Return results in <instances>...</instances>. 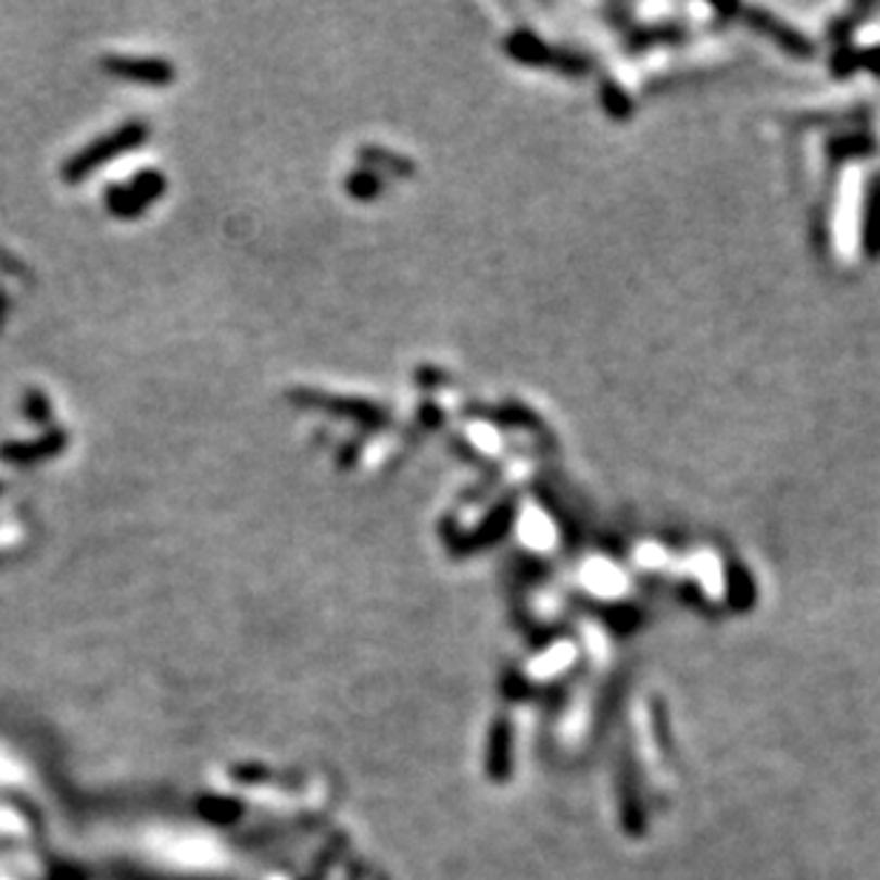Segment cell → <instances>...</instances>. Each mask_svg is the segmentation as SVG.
I'll use <instances>...</instances> for the list:
<instances>
[{
    "instance_id": "obj_6",
    "label": "cell",
    "mask_w": 880,
    "mask_h": 880,
    "mask_svg": "<svg viewBox=\"0 0 880 880\" xmlns=\"http://www.w3.org/2000/svg\"><path fill=\"white\" fill-rule=\"evenodd\" d=\"M23 411H26V416L32 422H38V425L40 422H49V399L40 391H29L23 397Z\"/></svg>"
},
{
    "instance_id": "obj_1",
    "label": "cell",
    "mask_w": 880,
    "mask_h": 880,
    "mask_svg": "<svg viewBox=\"0 0 880 880\" xmlns=\"http://www.w3.org/2000/svg\"><path fill=\"white\" fill-rule=\"evenodd\" d=\"M146 135H149V128H146L143 123H137V121L123 123L121 128H114V131L98 137L95 143H89L86 149L77 151L75 158L68 160L66 166H63V177H66L68 183L84 180V177H89L91 172H98L100 166L112 163L114 158H121V154H126V151L137 149V146L146 140Z\"/></svg>"
},
{
    "instance_id": "obj_3",
    "label": "cell",
    "mask_w": 880,
    "mask_h": 880,
    "mask_svg": "<svg viewBox=\"0 0 880 880\" xmlns=\"http://www.w3.org/2000/svg\"><path fill=\"white\" fill-rule=\"evenodd\" d=\"M103 72L121 80L143 86H166L174 80V66L163 58H128V54H112L103 58Z\"/></svg>"
},
{
    "instance_id": "obj_4",
    "label": "cell",
    "mask_w": 880,
    "mask_h": 880,
    "mask_svg": "<svg viewBox=\"0 0 880 880\" xmlns=\"http://www.w3.org/2000/svg\"><path fill=\"white\" fill-rule=\"evenodd\" d=\"M63 448H66V433L63 430H49V433L32 439V442L0 444V462H7V465H38V462L58 456Z\"/></svg>"
},
{
    "instance_id": "obj_2",
    "label": "cell",
    "mask_w": 880,
    "mask_h": 880,
    "mask_svg": "<svg viewBox=\"0 0 880 880\" xmlns=\"http://www.w3.org/2000/svg\"><path fill=\"white\" fill-rule=\"evenodd\" d=\"M163 191H166V177H163V174L140 172L131 183H123V186H114V189L105 191V209L121 219L137 217V214H143L146 205L154 203Z\"/></svg>"
},
{
    "instance_id": "obj_5",
    "label": "cell",
    "mask_w": 880,
    "mask_h": 880,
    "mask_svg": "<svg viewBox=\"0 0 880 880\" xmlns=\"http://www.w3.org/2000/svg\"><path fill=\"white\" fill-rule=\"evenodd\" d=\"M511 746H513L511 721H507V718H499V721H493V727H490V741H488V776H490V781L504 783L507 778H511V769H513Z\"/></svg>"
}]
</instances>
